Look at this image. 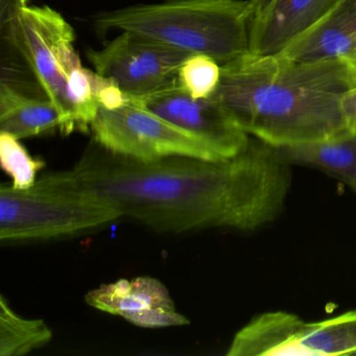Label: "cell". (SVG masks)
Returning <instances> with one entry per match:
<instances>
[{
	"mask_svg": "<svg viewBox=\"0 0 356 356\" xmlns=\"http://www.w3.org/2000/svg\"><path fill=\"white\" fill-rule=\"evenodd\" d=\"M291 164L252 137L229 159L170 157L139 161L95 143L72 168L122 216L159 233L206 229L254 231L274 222L291 186Z\"/></svg>",
	"mask_w": 356,
	"mask_h": 356,
	"instance_id": "cell-1",
	"label": "cell"
},
{
	"mask_svg": "<svg viewBox=\"0 0 356 356\" xmlns=\"http://www.w3.org/2000/svg\"><path fill=\"white\" fill-rule=\"evenodd\" d=\"M356 87V65L299 62L248 53L220 65L212 97L250 136L274 147L349 134L341 102Z\"/></svg>",
	"mask_w": 356,
	"mask_h": 356,
	"instance_id": "cell-2",
	"label": "cell"
},
{
	"mask_svg": "<svg viewBox=\"0 0 356 356\" xmlns=\"http://www.w3.org/2000/svg\"><path fill=\"white\" fill-rule=\"evenodd\" d=\"M250 0H168L99 14V32H132L224 65L250 53Z\"/></svg>",
	"mask_w": 356,
	"mask_h": 356,
	"instance_id": "cell-3",
	"label": "cell"
},
{
	"mask_svg": "<svg viewBox=\"0 0 356 356\" xmlns=\"http://www.w3.org/2000/svg\"><path fill=\"white\" fill-rule=\"evenodd\" d=\"M122 216L120 208L83 184L72 168L44 175L26 189L0 187L1 243L84 234Z\"/></svg>",
	"mask_w": 356,
	"mask_h": 356,
	"instance_id": "cell-4",
	"label": "cell"
},
{
	"mask_svg": "<svg viewBox=\"0 0 356 356\" xmlns=\"http://www.w3.org/2000/svg\"><path fill=\"white\" fill-rule=\"evenodd\" d=\"M0 33L1 38L24 58L47 99L59 110L63 120L60 128L62 134H72L76 128L68 81L72 72L82 66L74 47V29L51 8L30 6Z\"/></svg>",
	"mask_w": 356,
	"mask_h": 356,
	"instance_id": "cell-5",
	"label": "cell"
},
{
	"mask_svg": "<svg viewBox=\"0 0 356 356\" xmlns=\"http://www.w3.org/2000/svg\"><path fill=\"white\" fill-rule=\"evenodd\" d=\"M227 355H356V310L318 322L282 310L264 312L235 334Z\"/></svg>",
	"mask_w": 356,
	"mask_h": 356,
	"instance_id": "cell-6",
	"label": "cell"
},
{
	"mask_svg": "<svg viewBox=\"0 0 356 356\" xmlns=\"http://www.w3.org/2000/svg\"><path fill=\"white\" fill-rule=\"evenodd\" d=\"M93 141L108 152L139 161L170 157L225 160L209 143L130 102L116 110L99 107L90 126Z\"/></svg>",
	"mask_w": 356,
	"mask_h": 356,
	"instance_id": "cell-7",
	"label": "cell"
},
{
	"mask_svg": "<svg viewBox=\"0 0 356 356\" xmlns=\"http://www.w3.org/2000/svg\"><path fill=\"white\" fill-rule=\"evenodd\" d=\"M182 49L132 32H122L105 47L87 53L99 76L118 85L130 99H140L178 84Z\"/></svg>",
	"mask_w": 356,
	"mask_h": 356,
	"instance_id": "cell-8",
	"label": "cell"
},
{
	"mask_svg": "<svg viewBox=\"0 0 356 356\" xmlns=\"http://www.w3.org/2000/svg\"><path fill=\"white\" fill-rule=\"evenodd\" d=\"M130 102L209 143L224 159L243 151L251 136L214 99H195L179 84Z\"/></svg>",
	"mask_w": 356,
	"mask_h": 356,
	"instance_id": "cell-9",
	"label": "cell"
},
{
	"mask_svg": "<svg viewBox=\"0 0 356 356\" xmlns=\"http://www.w3.org/2000/svg\"><path fill=\"white\" fill-rule=\"evenodd\" d=\"M279 55L293 61L343 60L356 65V0H339Z\"/></svg>",
	"mask_w": 356,
	"mask_h": 356,
	"instance_id": "cell-10",
	"label": "cell"
},
{
	"mask_svg": "<svg viewBox=\"0 0 356 356\" xmlns=\"http://www.w3.org/2000/svg\"><path fill=\"white\" fill-rule=\"evenodd\" d=\"M339 0H274L264 15L252 20L250 53L277 55L314 26Z\"/></svg>",
	"mask_w": 356,
	"mask_h": 356,
	"instance_id": "cell-11",
	"label": "cell"
},
{
	"mask_svg": "<svg viewBox=\"0 0 356 356\" xmlns=\"http://www.w3.org/2000/svg\"><path fill=\"white\" fill-rule=\"evenodd\" d=\"M62 122L61 113L49 99L30 97L9 83L0 82V132L30 138L60 130Z\"/></svg>",
	"mask_w": 356,
	"mask_h": 356,
	"instance_id": "cell-12",
	"label": "cell"
},
{
	"mask_svg": "<svg viewBox=\"0 0 356 356\" xmlns=\"http://www.w3.org/2000/svg\"><path fill=\"white\" fill-rule=\"evenodd\" d=\"M85 301L91 307L122 318L149 308L175 306L165 285L149 276L101 285L87 293Z\"/></svg>",
	"mask_w": 356,
	"mask_h": 356,
	"instance_id": "cell-13",
	"label": "cell"
},
{
	"mask_svg": "<svg viewBox=\"0 0 356 356\" xmlns=\"http://www.w3.org/2000/svg\"><path fill=\"white\" fill-rule=\"evenodd\" d=\"M279 155L291 165L322 170L356 193V136L347 134L331 140L276 147Z\"/></svg>",
	"mask_w": 356,
	"mask_h": 356,
	"instance_id": "cell-14",
	"label": "cell"
},
{
	"mask_svg": "<svg viewBox=\"0 0 356 356\" xmlns=\"http://www.w3.org/2000/svg\"><path fill=\"white\" fill-rule=\"evenodd\" d=\"M51 328L40 318H22L0 297V356H24L49 343Z\"/></svg>",
	"mask_w": 356,
	"mask_h": 356,
	"instance_id": "cell-15",
	"label": "cell"
},
{
	"mask_svg": "<svg viewBox=\"0 0 356 356\" xmlns=\"http://www.w3.org/2000/svg\"><path fill=\"white\" fill-rule=\"evenodd\" d=\"M20 139L0 132V161L1 168L12 178V186L26 189L37 181V175L45 166L39 158H33L20 143Z\"/></svg>",
	"mask_w": 356,
	"mask_h": 356,
	"instance_id": "cell-16",
	"label": "cell"
},
{
	"mask_svg": "<svg viewBox=\"0 0 356 356\" xmlns=\"http://www.w3.org/2000/svg\"><path fill=\"white\" fill-rule=\"evenodd\" d=\"M220 80V64L202 54H191L179 70V86L195 99L211 97Z\"/></svg>",
	"mask_w": 356,
	"mask_h": 356,
	"instance_id": "cell-17",
	"label": "cell"
},
{
	"mask_svg": "<svg viewBox=\"0 0 356 356\" xmlns=\"http://www.w3.org/2000/svg\"><path fill=\"white\" fill-rule=\"evenodd\" d=\"M124 318L131 324L143 328H163L189 324L188 318L177 312L175 306L149 308L134 314H127Z\"/></svg>",
	"mask_w": 356,
	"mask_h": 356,
	"instance_id": "cell-18",
	"label": "cell"
},
{
	"mask_svg": "<svg viewBox=\"0 0 356 356\" xmlns=\"http://www.w3.org/2000/svg\"><path fill=\"white\" fill-rule=\"evenodd\" d=\"M95 97L99 107L116 110L130 103L131 99L118 85L97 74L95 78Z\"/></svg>",
	"mask_w": 356,
	"mask_h": 356,
	"instance_id": "cell-19",
	"label": "cell"
},
{
	"mask_svg": "<svg viewBox=\"0 0 356 356\" xmlns=\"http://www.w3.org/2000/svg\"><path fill=\"white\" fill-rule=\"evenodd\" d=\"M33 0H0V31L11 26L24 8Z\"/></svg>",
	"mask_w": 356,
	"mask_h": 356,
	"instance_id": "cell-20",
	"label": "cell"
},
{
	"mask_svg": "<svg viewBox=\"0 0 356 356\" xmlns=\"http://www.w3.org/2000/svg\"><path fill=\"white\" fill-rule=\"evenodd\" d=\"M341 108L348 132L356 136V87L343 97Z\"/></svg>",
	"mask_w": 356,
	"mask_h": 356,
	"instance_id": "cell-21",
	"label": "cell"
},
{
	"mask_svg": "<svg viewBox=\"0 0 356 356\" xmlns=\"http://www.w3.org/2000/svg\"><path fill=\"white\" fill-rule=\"evenodd\" d=\"M250 3L252 6V12H253L252 20H255L266 14L272 3H274V0H250Z\"/></svg>",
	"mask_w": 356,
	"mask_h": 356,
	"instance_id": "cell-22",
	"label": "cell"
}]
</instances>
